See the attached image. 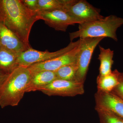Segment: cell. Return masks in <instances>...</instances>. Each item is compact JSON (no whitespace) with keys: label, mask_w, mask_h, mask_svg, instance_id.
<instances>
[{"label":"cell","mask_w":123,"mask_h":123,"mask_svg":"<svg viewBox=\"0 0 123 123\" xmlns=\"http://www.w3.org/2000/svg\"><path fill=\"white\" fill-rule=\"evenodd\" d=\"M0 45L8 50L18 54L31 48L24 43L13 32L1 22Z\"/></svg>","instance_id":"8fae6325"},{"label":"cell","mask_w":123,"mask_h":123,"mask_svg":"<svg viewBox=\"0 0 123 123\" xmlns=\"http://www.w3.org/2000/svg\"><path fill=\"white\" fill-rule=\"evenodd\" d=\"M100 53L98 60L100 61L99 74L100 76H105L112 72L111 68L114 61V51L110 48L105 49L99 46Z\"/></svg>","instance_id":"9a60e30c"},{"label":"cell","mask_w":123,"mask_h":123,"mask_svg":"<svg viewBox=\"0 0 123 123\" xmlns=\"http://www.w3.org/2000/svg\"><path fill=\"white\" fill-rule=\"evenodd\" d=\"M49 96L74 97L84 94V84L75 81L57 79L48 85L38 89Z\"/></svg>","instance_id":"8992f818"},{"label":"cell","mask_w":123,"mask_h":123,"mask_svg":"<svg viewBox=\"0 0 123 123\" xmlns=\"http://www.w3.org/2000/svg\"><path fill=\"white\" fill-rule=\"evenodd\" d=\"M119 83L112 92L123 99V73H119Z\"/></svg>","instance_id":"d6986e66"},{"label":"cell","mask_w":123,"mask_h":123,"mask_svg":"<svg viewBox=\"0 0 123 123\" xmlns=\"http://www.w3.org/2000/svg\"><path fill=\"white\" fill-rule=\"evenodd\" d=\"M78 69L77 60L72 63L61 67L55 71L57 79L75 81V76Z\"/></svg>","instance_id":"e0dca14e"},{"label":"cell","mask_w":123,"mask_h":123,"mask_svg":"<svg viewBox=\"0 0 123 123\" xmlns=\"http://www.w3.org/2000/svg\"><path fill=\"white\" fill-rule=\"evenodd\" d=\"M27 68L18 66L9 74L0 88V106H18L22 99L31 78Z\"/></svg>","instance_id":"7a4b0ae2"},{"label":"cell","mask_w":123,"mask_h":123,"mask_svg":"<svg viewBox=\"0 0 123 123\" xmlns=\"http://www.w3.org/2000/svg\"><path fill=\"white\" fill-rule=\"evenodd\" d=\"M119 72L117 69L105 76L98 75L97 78V90L106 92H112L119 83Z\"/></svg>","instance_id":"4fadbf2b"},{"label":"cell","mask_w":123,"mask_h":123,"mask_svg":"<svg viewBox=\"0 0 123 123\" xmlns=\"http://www.w3.org/2000/svg\"><path fill=\"white\" fill-rule=\"evenodd\" d=\"M79 43L68 52L54 59L34 64L28 67L31 75L43 71L55 72L59 68L76 61L79 51Z\"/></svg>","instance_id":"52a82bcc"},{"label":"cell","mask_w":123,"mask_h":123,"mask_svg":"<svg viewBox=\"0 0 123 123\" xmlns=\"http://www.w3.org/2000/svg\"><path fill=\"white\" fill-rule=\"evenodd\" d=\"M94 98L95 109L107 111L123 119V99L112 92L98 90Z\"/></svg>","instance_id":"30bf717a"},{"label":"cell","mask_w":123,"mask_h":123,"mask_svg":"<svg viewBox=\"0 0 123 123\" xmlns=\"http://www.w3.org/2000/svg\"></svg>","instance_id":"7402d4cb"},{"label":"cell","mask_w":123,"mask_h":123,"mask_svg":"<svg viewBox=\"0 0 123 123\" xmlns=\"http://www.w3.org/2000/svg\"><path fill=\"white\" fill-rule=\"evenodd\" d=\"M123 25V18L114 15L90 22L79 24L78 30L69 33L71 42L75 39L86 38L108 37L118 40L117 29Z\"/></svg>","instance_id":"3957f363"},{"label":"cell","mask_w":123,"mask_h":123,"mask_svg":"<svg viewBox=\"0 0 123 123\" xmlns=\"http://www.w3.org/2000/svg\"><path fill=\"white\" fill-rule=\"evenodd\" d=\"M77 0H38L37 11L61 10L66 11Z\"/></svg>","instance_id":"2e32d148"},{"label":"cell","mask_w":123,"mask_h":123,"mask_svg":"<svg viewBox=\"0 0 123 123\" xmlns=\"http://www.w3.org/2000/svg\"><path fill=\"white\" fill-rule=\"evenodd\" d=\"M104 38L79 39V51L77 59L78 69L75 81L84 84L92 55L97 46Z\"/></svg>","instance_id":"5b68a950"},{"label":"cell","mask_w":123,"mask_h":123,"mask_svg":"<svg viewBox=\"0 0 123 123\" xmlns=\"http://www.w3.org/2000/svg\"><path fill=\"white\" fill-rule=\"evenodd\" d=\"M55 72L43 71L32 75L27 88L26 92L37 91L39 88L50 84L57 79Z\"/></svg>","instance_id":"7c38bea8"},{"label":"cell","mask_w":123,"mask_h":123,"mask_svg":"<svg viewBox=\"0 0 123 123\" xmlns=\"http://www.w3.org/2000/svg\"><path fill=\"white\" fill-rule=\"evenodd\" d=\"M39 20H43L55 30L65 32L70 25L78 24L67 11L61 10L38 11Z\"/></svg>","instance_id":"ba28073f"},{"label":"cell","mask_w":123,"mask_h":123,"mask_svg":"<svg viewBox=\"0 0 123 123\" xmlns=\"http://www.w3.org/2000/svg\"><path fill=\"white\" fill-rule=\"evenodd\" d=\"M9 74L0 69V88Z\"/></svg>","instance_id":"44dd1931"},{"label":"cell","mask_w":123,"mask_h":123,"mask_svg":"<svg viewBox=\"0 0 123 123\" xmlns=\"http://www.w3.org/2000/svg\"><path fill=\"white\" fill-rule=\"evenodd\" d=\"M24 5L31 10L37 11L38 0H22Z\"/></svg>","instance_id":"ffe728a7"},{"label":"cell","mask_w":123,"mask_h":123,"mask_svg":"<svg viewBox=\"0 0 123 123\" xmlns=\"http://www.w3.org/2000/svg\"><path fill=\"white\" fill-rule=\"evenodd\" d=\"M66 11L78 24L90 22L104 17L100 14V10L90 4L85 0H77L70 6Z\"/></svg>","instance_id":"9c48e42d"},{"label":"cell","mask_w":123,"mask_h":123,"mask_svg":"<svg viewBox=\"0 0 123 123\" xmlns=\"http://www.w3.org/2000/svg\"><path fill=\"white\" fill-rule=\"evenodd\" d=\"M99 117L100 123H123V119L105 110L95 109Z\"/></svg>","instance_id":"ac0fdd59"},{"label":"cell","mask_w":123,"mask_h":123,"mask_svg":"<svg viewBox=\"0 0 123 123\" xmlns=\"http://www.w3.org/2000/svg\"><path fill=\"white\" fill-rule=\"evenodd\" d=\"M79 42L80 39L76 42H71L65 47L53 52L47 50L44 51L37 50L31 47L18 55L17 65L18 66L28 68L34 64L52 59L71 50L79 44Z\"/></svg>","instance_id":"277c9868"},{"label":"cell","mask_w":123,"mask_h":123,"mask_svg":"<svg viewBox=\"0 0 123 123\" xmlns=\"http://www.w3.org/2000/svg\"><path fill=\"white\" fill-rule=\"evenodd\" d=\"M20 54L14 53L0 47V69L10 74L18 67L17 61Z\"/></svg>","instance_id":"5bb4252c"},{"label":"cell","mask_w":123,"mask_h":123,"mask_svg":"<svg viewBox=\"0 0 123 123\" xmlns=\"http://www.w3.org/2000/svg\"><path fill=\"white\" fill-rule=\"evenodd\" d=\"M38 20V11L30 10L22 0H0V22L30 47L31 30Z\"/></svg>","instance_id":"6da1fadb"}]
</instances>
